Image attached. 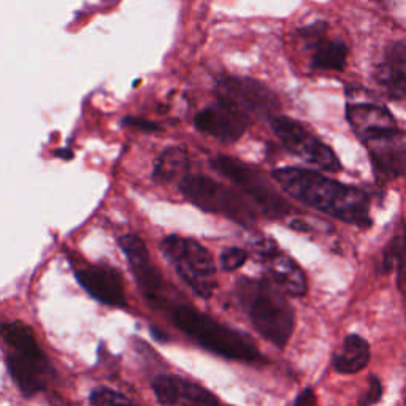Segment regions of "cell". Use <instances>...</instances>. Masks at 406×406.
<instances>
[{"instance_id": "22", "label": "cell", "mask_w": 406, "mask_h": 406, "mask_svg": "<svg viewBox=\"0 0 406 406\" xmlns=\"http://www.w3.org/2000/svg\"><path fill=\"white\" fill-rule=\"evenodd\" d=\"M221 267H223L224 272H235L241 268L247 261V252L241 247H227V250L223 251L221 254Z\"/></svg>"}, {"instance_id": "2", "label": "cell", "mask_w": 406, "mask_h": 406, "mask_svg": "<svg viewBox=\"0 0 406 406\" xmlns=\"http://www.w3.org/2000/svg\"><path fill=\"white\" fill-rule=\"evenodd\" d=\"M346 118L367 146L376 176L381 181L402 176L406 157L405 134L389 108L368 100H354L347 103Z\"/></svg>"}, {"instance_id": "25", "label": "cell", "mask_w": 406, "mask_h": 406, "mask_svg": "<svg viewBox=\"0 0 406 406\" xmlns=\"http://www.w3.org/2000/svg\"><path fill=\"white\" fill-rule=\"evenodd\" d=\"M294 406H316V395L313 389H303L302 392L298 394V397L295 398Z\"/></svg>"}, {"instance_id": "16", "label": "cell", "mask_w": 406, "mask_h": 406, "mask_svg": "<svg viewBox=\"0 0 406 406\" xmlns=\"http://www.w3.org/2000/svg\"><path fill=\"white\" fill-rule=\"evenodd\" d=\"M75 276L84 291L100 303L116 308H124L128 303L123 276L116 268L110 265H86L77 268Z\"/></svg>"}, {"instance_id": "21", "label": "cell", "mask_w": 406, "mask_h": 406, "mask_svg": "<svg viewBox=\"0 0 406 406\" xmlns=\"http://www.w3.org/2000/svg\"><path fill=\"white\" fill-rule=\"evenodd\" d=\"M89 402L92 406H136L123 394L116 392L110 387H97L89 395Z\"/></svg>"}, {"instance_id": "8", "label": "cell", "mask_w": 406, "mask_h": 406, "mask_svg": "<svg viewBox=\"0 0 406 406\" xmlns=\"http://www.w3.org/2000/svg\"><path fill=\"white\" fill-rule=\"evenodd\" d=\"M212 165L224 178L234 183L241 194L247 195L268 218H283L291 212V203L268 183V179L257 168L230 156L214 157Z\"/></svg>"}, {"instance_id": "15", "label": "cell", "mask_w": 406, "mask_h": 406, "mask_svg": "<svg viewBox=\"0 0 406 406\" xmlns=\"http://www.w3.org/2000/svg\"><path fill=\"white\" fill-rule=\"evenodd\" d=\"M151 387L162 406H223L210 390L176 374H159Z\"/></svg>"}, {"instance_id": "9", "label": "cell", "mask_w": 406, "mask_h": 406, "mask_svg": "<svg viewBox=\"0 0 406 406\" xmlns=\"http://www.w3.org/2000/svg\"><path fill=\"white\" fill-rule=\"evenodd\" d=\"M270 121L278 140L294 156L323 172L336 173L341 170L343 165L335 151L297 119L276 114Z\"/></svg>"}, {"instance_id": "7", "label": "cell", "mask_w": 406, "mask_h": 406, "mask_svg": "<svg viewBox=\"0 0 406 406\" xmlns=\"http://www.w3.org/2000/svg\"><path fill=\"white\" fill-rule=\"evenodd\" d=\"M179 189L189 202L208 213L224 216L241 225H252L256 213L229 186L205 175H186Z\"/></svg>"}, {"instance_id": "6", "label": "cell", "mask_w": 406, "mask_h": 406, "mask_svg": "<svg viewBox=\"0 0 406 406\" xmlns=\"http://www.w3.org/2000/svg\"><path fill=\"white\" fill-rule=\"evenodd\" d=\"M161 250L175 272L200 298H210L216 289V263L207 247L181 235H168Z\"/></svg>"}, {"instance_id": "24", "label": "cell", "mask_w": 406, "mask_h": 406, "mask_svg": "<svg viewBox=\"0 0 406 406\" xmlns=\"http://www.w3.org/2000/svg\"><path fill=\"white\" fill-rule=\"evenodd\" d=\"M124 124L125 125H132V128H136V129H140L143 132H154V130L159 129V125L152 123V121L141 119V118H125Z\"/></svg>"}, {"instance_id": "10", "label": "cell", "mask_w": 406, "mask_h": 406, "mask_svg": "<svg viewBox=\"0 0 406 406\" xmlns=\"http://www.w3.org/2000/svg\"><path fill=\"white\" fill-rule=\"evenodd\" d=\"M216 100L235 107L247 118H273L279 100L262 83L245 77H223L216 81Z\"/></svg>"}, {"instance_id": "12", "label": "cell", "mask_w": 406, "mask_h": 406, "mask_svg": "<svg viewBox=\"0 0 406 406\" xmlns=\"http://www.w3.org/2000/svg\"><path fill=\"white\" fill-rule=\"evenodd\" d=\"M323 21L300 30L303 43L309 52V65L316 72H341L347 64V45L341 39L330 37Z\"/></svg>"}, {"instance_id": "14", "label": "cell", "mask_w": 406, "mask_h": 406, "mask_svg": "<svg viewBox=\"0 0 406 406\" xmlns=\"http://www.w3.org/2000/svg\"><path fill=\"white\" fill-rule=\"evenodd\" d=\"M261 262L265 267L268 281L278 287L284 295L292 297H303L308 291V279L302 267L295 262L292 257L284 254L278 247L265 241L259 247Z\"/></svg>"}, {"instance_id": "20", "label": "cell", "mask_w": 406, "mask_h": 406, "mask_svg": "<svg viewBox=\"0 0 406 406\" xmlns=\"http://www.w3.org/2000/svg\"><path fill=\"white\" fill-rule=\"evenodd\" d=\"M403 236L397 235L390 240L389 246L386 247L383 256V270L389 273L394 268H397L400 273V281H402V272H403Z\"/></svg>"}, {"instance_id": "17", "label": "cell", "mask_w": 406, "mask_h": 406, "mask_svg": "<svg viewBox=\"0 0 406 406\" xmlns=\"http://www.w3.org/2000/svg\"><path fill=\"white\" fill-rule=\"evenodd\" d=\"M376 81L387 97L403 100L406 94V48L405 41H394L384 51L376 68Z\"/></svg>"}, {"instance_id": "18", "label": "cell", "mask_w": 406, "mask_h": 406, "mask_svg": "<svg viewBox=\"0 0 406 406\" xmlns=\"http://www.w3.org/2000/svg\"><path fill=\"white\" fill-rule=\"evenodd\" d=\"M372 357L370 345L361 335H347L340 351L335 352L332 365L335 372L343 374H354L362 372L368 365Z\"/></svg>"}, {"instance_id": "5", "label": "cell", "mask_w": 406, "mask_h": 406, "mask_svg": "<svg viewBox=\"0 0 406 406\" xmlns=\"http://www.w3.org/2000/svg\"><path fill=\"white\" fill-rule=\"evenodd\" d=\"M0 336L8 347L7 363L17 386L24 395H34L45 387L50 363L37 341L34 330L14 321L0 327Z\"/></svg>"}, {"instance_id": "13", "label": "cell", "mask_w": 406, "mask_h": 406, "mask_svg": "<svg viewBox=\"0 0 406 406\" xmlns=\"http://www.w3.org/2000/svg\"><path fill=\"white\" fill-rule=\"evenodd\" d=\"M250 123L251 119L247 116L221 100H216V103L200 110L194 118V125L197 130L224 143H234L240 140L250 128Z\"/></svg>"}, {"instance_id": "1", "label": "cell", "mask_w": 406, "mask_h": 406, "mask_svg": "<svg viewBox=\"0 0 406 406\" xmlns=\"http://www.w3.org/2000/svg\"><path fill=\"white\" fill-rule=\"evenodd\" d=\"M273 178L289 197L309 208L361 227L372 224L370 197L362 189L297 167L276 168Z\"/></svg>"}, {"instance_id": "19", "label": "cell", "mask_w": 406, "mask_h": 406, "mask_svg": "<svg viewBox=\"0 0 406 406\" xmlns=\"http://www.w3.org/2000/svg\"><path fill=\"white\" fill-rule=\"evenodd\" d=\"M189 168V152L184 146H170L157 157L152 168V179L157 183H172L186 176Z\"/></svg>"}, {"instance_id": "11", "label": "cell", "mask_w": 406, "mask_h": 406, "mask_svg": "<svg viewBox=\"0 0 406 406\" xmlns=\"http://www.w3.org/2000/svg\"><path fill=\"white\" fill-rule=\"evenodd\" d=\"M119 247L128 259L130 270L140 291L151 303H161L165 298V281L159 268L152 263L146 245L139 235L128 234L119 238Z\"/></svg>"}, {"instance_id": "23", "label": "cell", "mask_w": 406, "mask_h": 406, "mask_svg": "<svg viewBox=\"0 0 406 406\" xmlns=\"http://www.w3.org/2000/svg\"><path fill=\"white\" fill-rule=\"evenodd\" d=\"M383 383L381 379H379L376 374H372L370 378H368V389L363 392V395L358 400V406H373L376 405L379 400L383 398Z\"/></svg>"}, {"instance_id": "3", "label": "cell", "mask_w": 406, "mask_h": 406, "mask_svg": "<svg viewBox=\"0 0 406 406\" xmlns=\"http://www.w3.org/2000/svg\"><path fill=\"white\" fill-rule=\"evenodd\" d=\"M235 295L240 307L256 330L276 347H284L291 340L295 327V311L281 291L268 279L241 278Z\"/></svg>"}, {"instance_id": "4", "label": "cell", "mask_w": 406, "mask_h": 406, "mask_svg": "<svg viewBox=\"0 0 406 406\" xmlns=\"http://www.w3.org/2000/svg\"><path fill=\"white\" fill-rule=\"evenodd\" d=\"M172 319L183 334L210 352L238 362H257L261 358L259 349L250 336L202 311L179 305L173 308Z\"/></svg>"}]
</instances>
